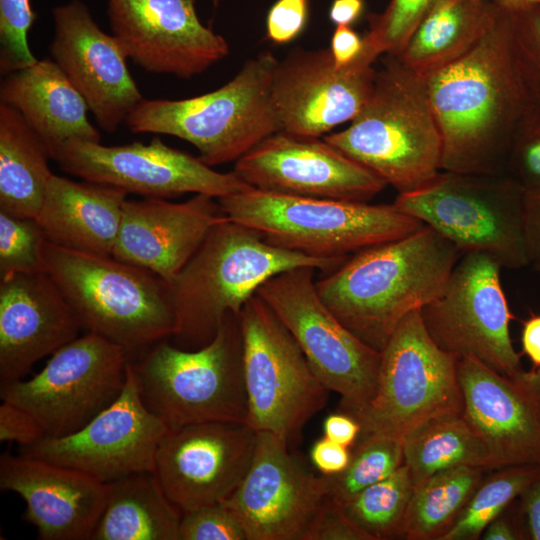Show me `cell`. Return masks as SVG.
Here are the masks:
<instances>
[{"instance_id": "cell-33", "label": "cell", "mask_w": 540, "mask_h": 540, "mask_svg": "<svg viewBox=\"0 0 540 540\" xmlns=\"http://www.w3.org/2000/svg\"><path fill=\"white\" fill-rule=\"evenodd\" d=\"M483 471L462 465L440 471L414 487L399 536L440 539L482 482Z\"/></svg>"}, {"instance_id": "cell-2", "label": "cell", "mask_w": 540, "mask_h": 540, "mask_svg": "<svg viewBox=\"0 0 540 540\" xmlns=\"http://www.w3.org/2000/svg\"><path fill=\"white\" fill-rule=\"evenodd\" d=\"M461 255L425 225L356 252L316 281V289L351 332L381 352L402 319L441 294Z\"/></svg>"}, {"instance_id": "cell-44", "label": "cell", "mask_w": 540, "mask_h": 540, "mask_svg": "<svg viewBox=\"0 0 540 540\" xmlns=\"http://www.w3.org/2000/svg\"><path fill=\"white\" fill-rule=\"evenodd\" d=\"M309 15V0H277L266 17V37L273 43L286 44L304 30Z\"/></svg>"}, {"instance_id": "cell-24", "label": "cell", "mask_w": 540, "mask_h": 540, "mask_svg": "<svg viewBox=\"0 0 540 540\" xmlns=\"http://www.w3.org/2000/svg\"><path fill=\"white\" fill-rule=\"evenodd\" d=\"M0 488L25 501L24 519L42 540H91L108 484L79 470L8 452L0 457Z\"/></svg>"}, {"instance_id": "cell-19", "label": "cell", "mask_w": 540, "mask_h": 540, "mask_svg": "<svg viewBox=\"0 0 540 540\" xmlns=\"http://www.w3.org/2000/svg\"><path fill=\"white\" fill-rule=\"evenodd\" d=\"M257 431L246 423L204 422L168 429L154 474L181 513L224 501L253 459Z\"/></svg>"}, {"instance_id": "cell-43", "label": "cell", "mask_w": 540, "mask_h": 540, "mask_svg": "<svg viewBox=\"0 0 540 540\" xmlns=\"http://www.w3.org/2000/svg\"><path fill=\"white\" fill-rule=\"evenodd\" d=\"M303 540H372L344 513L342 505L326 496Z\"/></svg>"}, {"instance_id": "cell-50", "label": "cell", "mask_w": 540, "mask_h": 540, "mask_svg": "<svg viewBox=\"0 0 540 540\" xmlns=\"http://www.w3.org/2000/svg\"><path fill=\"white\" fill-rule=\"evenodd\" d=\"M520 497L527 538L540 540V473Z\"/></svg>"}, {"instance_id": "cell-13", "label": "cell", "mask_w": 540, "mask_h": 540, "mask_svg": "<svg viewBox=\"0 0 540 540\" xmlns=\"http://www.w3.org/2000/svg\"><path fill=\"white\" fill-rule=\"evenodd\" d=\"M130 360L107 339L86 332L66 344L28 380L0 385V397L29 413L45 438L73 434L121 394Z\"/></svg>"}, {"instance_id": "cell-53", "label": "cell", "mask_w": 540, "mask_h": 540, "mask_svg": "<svg viewBox=\"0 0 540 540\" xmlns=\"http://www.w3.org/2000/svg\"><path fill=\"white\" fill-rule=\"evenodd\" d=\"M481 536L484 540H515L521 538L511 524L500 517L494 519L485 528Z\"/></svg>"}, {"instance_id": "cell-21", "label": "cell", "mask_w": 540, "mask_h": 540, "mask_svg": "<svg viewBox=\"0 0 540 540\" xmlns=\"http://www.w3.org/2000/svg\"><path fill=\"white\" fill-rule=\"evenodd\" d=\"M249 186L269 192L368 202L387 184L324 139L279 131L235 162Z\"/></svg>"}, {"instance_id": "cell-37", "label": "cell", "mask_w": 540, "mask_h": 540, "mask_svg": "<svg viewBox=\"0 0 540 540\" xmlns=\"http://www.w3.org/2000/svg\"><path fill=\"white\" fill-rule=\"evenodd\" d=\"M439 0H390L381 13L368 16L364 43L379 57L399 55Z\"/></svg>"}, {"instance_id": "cell-10", "label": "cell", "mask_w": 540, "mask_h": 540, "mask_svg": "<svg viewBox=\"0 0 540 540\" xmlns=\"http://www.w3.org/2000/svg\"><path fill=\"white\" fill-rule=\"evenodd\" d=\"M314 267L280 272L256 291L286 326L321 382L341 397L352 416L373 400L381 353L351 332L326 306L316 289Z\"/></svg>"}, {"instance_id": "cell-23", "label": "cell", "mask_w": 540, "mask_h": 540, "mask_svg": "<svg viewBox=\"0 0 540 540\" xmlns=\"http://www.w3.org/2000/svg\"><path fill=\"white\" fill-rule=\"evenodd\" d=\"M52 15L51 59L84 98L100 128L115 132L144 100L129 72L127 56L81 0L55 7Z\"/></svg>"}, {"instance_id": "cell-31", "label": "cell", "mask_w": 540, "mask_h": 540, "mask_svg": "<svg viewBox=\"0 0 540 540\" xmlns=\"http://www.w3.org/2000/svg\"><path fill=\"white\" fill-rule=\"evenodd\" d=\"M50 152L13 107L0 103V211L35 218L53 175Z\"/></svg>"}, {"instance_id": "cell-27", "label": "cell", "mask_w": 540, "mask_h": 540, "mask_svg": "<svg viewBox=\"0 0 540 540\" xmlns=\"http://www.w3.org/2000/svg\"><path fill=\"white\" fill-rule=\"evenodd\" d=\"M128 193L121 188L53 174L35 217L46 241L62 248L112 255Z\"/></svg>"}, {"instance_id": "cell-34", "label": "cell", "mask_w": 540, "mask_h": 540, "mask_svg": "<svg viewBox=\"0 0 540 540\" xmlns=\"http://www.w3.org/2000/svg\"><path fill=\"white\" fill-rule=\"evenodd\" d=\"M414 490L409 468L403 463L387 478L374 483L342 505L346 516L372 540L399 536Z\"/></svg>"}, {"instance_id": "cell-41", "label": "cell", "mask_w": 540, "mask_h": 540, "mask_svg": "<svg viewBox=\"0 0 540 540\" xmlns=\"http://www.w3.org/2000/svg\"><path fill=\"white\" fill-rule=\"evenodd\" d=\"M506 173L523 189L540 187V109L529 103L509 147Z\"/></svg>"}, {"instance_id": "cell-5", "label": "cell", "mask_w": 540, "mask_h": 540, "mask_svg": "<svg viewBox=\"0 0 540 540\" xmlns=\"http://www.w3.org/2000/svg\"><path fill=\"white\" fill-rule=\"evenodd\" d=\"M44 270L77 314L83 329L120 346L130 362L175 330L167 283L112 255L43 247Z\"/></svg>"}, {"instance_id": "cell-30", "label": "cell", "mask_w": 540, "mask_h": 540, "mask_svg": "<svg viewBox=\"0 0 540 540\" xmlns=\"http://www.w3.org/2000/svg\"><path fill=\"white\" fill-rule=\"evenodd\" d=\"M181 514L154 472L129 475L108 483L91 540H179Z\"/></svg>"}, {"instance_id": "cell-25", "label": "cell", "mask_w": 540, "mask_h": 540, "mask_svg": "<svg viewBox=\"0 0 540 540\" xmlns=\"http://www.w3.org/2000/svg\"><path fill=\"white\" fill-rule=\"evenodd\" d=\"M84 330L46 272L0 278V385L22 379Z\"/></svg>"}, {"instance_id": "cell-54", "label": "cell", "mask_w": 540, "mask_h": 540, "mask_svg": "<svg viewBox=\"0 0 540 540\" xmlns=\"http://www.w3.org/2000/svg\"><path fill=\"white\" fill-rule=\"evenodd\" d=\"M498 6L507 11H520L540 5V0H494Z\"/></svg>"}, {"instance_id": "cell-36", "label": "cell", "mask_w": 540, "mask_h": 540, "mask_svg": "<svg viewBox=\"0 0 540 540\" xmlns=\"http://www.w3.org/2000/svg\"><path fill=\"white\" fill-rule=\"evenodd\" d=\"M403 463V438L382 434L360 436L346 469L326 476L327 496L344 505L368 486L390 476Z\"/></svg>"}, {"instance_id": "cell-38", "label": "cell", "mask_w": 540, "mask_h": 540, "mask_svg": "<svg viewBox=\"0 0 540 540\" xmlns=\"http://www.w3.org/2000/svg\"><path fill=\"white\" fill-rule=\"evenodd\" d=\"M44 233L35 218L0 211V278L45 272Z\"/></svg>"}, {"instance_id": "cell-35", "label": "cell", "mask_w": 540, "mask_h": 540, "mask_svg": "<svg viewBox=\"0 0 540 540\" xmlns=\"http://www.w3.org/2000/svg\"><path fill=\"white\" fill-rule=\"evenodd\" d=\"M540 473V465H521L500 469L481 482L453 525L439 540L478 539L485 528L523 491Z\"/></svg>"}, {"instance_id": "cell-14", "label": "cell", "mask_w": 540, "mask_h": 540, "mask_svg": "<svg viewBox=\"0 0 540 540\" xmlns=\"http://www.w3.org/2000/svg\"><path fill=\"white\" fill-rule=\"evenodd\" d=\"M501 265L481 252L461 255L441 294L421 309L433 341L457 360L472 356L504 375L523 371L513 347V319L500 281Z\"/></svg>"}, {"instance_id": "cell-9", "label": "cell", "mask_w": 540, "mask_h": 540, "mask_svg": "<svg viewBox=\"0 0 540 540\" xmlns=\"http://www.w3.org/2000/svg\"><path fill=\"white\" fill-rule=\"evenodd\" d=\"M523 187L509 174L440 171L399 193L393 205L433 228L462 254L481 252L501 267L530 265L523 231Z\"/></svg>"}, {"instance_id": "cell-18", "label": "cell", "mask_w": 540, "mask_h": 540, "mask_svg": "<svg viewBox=\"0 0 540 540\" xmlns=\"http://www.w3.org/2000/svg\"><path fill=\"white\" fill-rule=\"evenodd\" d=\"M326 496L325 475L310 472L287 441L260 431L246 475L222 503L247 540H303Z\"/></svg>"}, {"instance_id": "cell-26", "label": "cell", "mask_w": 540, "mask_h": 540, "mask_svg": "<svg viewBox=\"0 0 540 540\" xmlns=\"http://www.w3.org/2000/svg\"><path fill=\"white\" fill-rule=\"evenodd\" d=\"M226 218L218 199L206 194L179 203L127 198L112 256L169 282Z\"/></svg>"}, {"instance_id": "cell-45", "label": "cell", "mask_w": 540, "mask_h": 540, "mask_svg": "<svg viewBox=\"0 0 540 540\" xmlns=\"http://www.w3.org/2000/svg\"><path fill=\"white\" fill-rule=\"evenodd\" d=\"M45 438L37 421L25 410L2 401L0 405V441L27 447Z\"/></svg>"}, {"instance_id": "cell-51", "label": "cell", "mask_w": 540, "mask_h": 540, "mask_svg": "<svg viewBox=\"0 0 540 540\" xmlns=\"http://www.w3.org/2000/svg\"><path fill=\"white\" fill-rule=\"evenodd\" d=\"M521 343L533 368L540 369V314H533L523 322Z\"/></svg>"}, {"instance_id": "cell-29", "label": "cell", "mask_w": 540, "mask_h": 540, "mask_svg": "<svg viewBox=\"0 0 540 540\" xmlns=\"http://www.w3.org/2000/svg\"><path fill=\"white\" fill-rule=\"evenodd\" d=\"M500 10L494 0H439L397 56L427 77L471 51Z\"/></svg>"}, {"instance_id": "cell-47", "label": "cell", "mask_w": 540, "mask_h": 540, "mask_svg": "<svg viewBox=\"0 0 540 540\" xmlns=\"http://www.w3.org/2000/svg\"><path fill=\"white\" fill-rule=\"evenodd\" d=\"M310 459L321 475L334 476L343 472L348 466L351 459V450L323 437L312 445Z\"/></svg>"}, {"instance_id": "cell-48", "label": "cell", "mask_w": 540, "mask_h": 540, "mask_svg": "<svg viewBox=\"0 0 540 540\" xmlns=\"http://www.w3.org/2000/svg\"><path fill=\"white\" fill-rule=\"evenodd\" d=\"M363 37L351 26H336L330 52L336 67H344L355 61L363 50Z\"/></svg>"}, {"instance_id": "cell-1", "label": "cell", "mask_w": 540, "mask_h": 540, "mask_svg": "<svg viewBox=\"0 0 540 540\" xmlns=\"http://www.w3.org/2000/svg\"><path fill=\"white\" fill-rule=\"evenodd\" d=\"M442 140V171L506 173L516 127L528 105L512 50L511 15L501 8L466 55L425 77Z\"/></svg>"}, {"instance_id": "cell-52", "label": "cell", "mask_w": 540, "mask_h": 540, "mask_svg": "<svg viewBox=\"0 0 540 540\" xmlns=\"http://www.w3.org/2000/svg\"><path fill=\"white\" fill-rule=\"evenodd\" d=\"M364 7V0H333L329 19L336 26H351L360 18Z\"/></svg>"}, {"instance_id": "cell-40", "label": "cell", "mask_w": 540, "mask_h": 540, "mask_svg": "<svg viewBox=\"0 0 540 540\" xmlns=\"http://www.w3.org/2000/svg\"><path fill=\"white\" fill-rule=\"evenodd\" d=\"M37 15L30 0H0V73L6 76L37 62L28 33Z\"/></svg>"}, {"instance_id": "cell-3", "label": "cell", "mask_w": 540, "mask_h": 540, "mask_svg": "<svg viewBox=\"0 0 540 540\" xmlns=\"http://www.w3.org/2000/svg\"><path fill=\"white\" fill-rule=\"evenodd\" d=\"M347 259L313 258L276 247L227 217L166 282L175 318L169 341L181 349H199L214 339L226 315H238L270 277L301 266L332 271Z\"/></svg>"}, {"instance_id": "cell-56", "label": "cell", "mask_w": 540, "mask_h": 540, "mask_svg": "<svg viewBox=\"0 0 540 540\" xmlns=\"http://www.w3.org/2000/svg\"><path fill=\"white\" fill-rule=\"evenodd\" d=\"M536 271L540 273V267H539V268H537V269H536Z\"/></svg>"}, {"instance_id": "cell-12", "label": "cell", "mask_w": 540, "mask_h": 540, "mask_svg": "<svg viewBox=\"0 0 540 540\" xmlns=\"http://www.w3.org/2000/svg\"><path fill=\"white\" fill-rule=\"evenodd\" d=\"M380 353L376 394L353 416L361 425L359 437L403 438L430 419L463 414L458 360L430 337L421 309L402 319Z\"/></svg>"}, {"instance_id": "cell-55", "label": "cell", "mask_w": 540, "mask_h": 540, "mask_svg": "<svg viewBox=\"0 0 540 540\" xmlns=\"http://www.w3.org/2000/svg\"><path fill=\"white\" fill-rule=\"evenodd\" d=\"M221 0H211L214 7H217L220 4Z\"/></svg>"}, {"instance_id": "cell-20", "label": "cell", "mask_w": 540, "mask_h": 540, "mask_svg": "<svg viewBox=\"0 0 540 540\" xmlns=\"http://www.w3.org/2000/svg\"><path fill=\"white\" fill-rule=\"evenodd\" d=\"M107 15L127 58L147 72L190 79L229 54L200 21L196 0H108Z\"/></svg>"}, {"instance_id": "cell-22", "label": "cell", "mask_w": 540, "mask_h": 540, "mask_svg": "<svg viewBox=\"0 0 540 540\" xmlns=\"http://www.w3.org/2000/svg\"><path fill=\"white\" fill-rule=\"evenodd\" d=\"M463 416L494 469L540 465V369L501 374L472 356L457 361Z\"/></svg>"}, {"instance_id": "cell-11", "label": "cell", "mask_w": 540, "mask_h": 540, "mask_svg": "<svg viewBox=\"0 0 540 540\" xmlns=\"http://www.w3.org/2000/svg\"><path fill=\"white\" fill-rule=\"evenodd\" d=\"M238 317L248 406L246 424L289 443L325 406L330 390L312 370L286 326L256 294Z\"/></svg>"}, {"instance_id": "cell-7", "label": "cell", "mask_w": 540, "mask_h": 540, "mask_svg": "<svg viewBox=\"0 0 540 540\" xmlns=\"http://www.w3.org/2000/svg\"><path fill=\"white\" fill-rule=\"evenodd\" d=\"M225 215L276 246L320 259H347L425 226L393 204L302 197L250 187L218 198Z\"/></svg>"}, {"instance_id": "cell-17", "label": "cell", "mask_w": 540, "mask_h": 540, "mask_svg": "<svg viewBox=\"0 0 540 540\" xmlns=\"http://www.w3.org/2000/svg\"><path fill=\"white\" fill-rule=\"evenodd\" d=\"M378 58L365 43L358 58L340 68L330 49L292 50L279 60L272 81L281 131L319 138L351 122L373 91Z\"/></svg>"}, {"instance_id": "cell-39", "label": "cell", "mask_w": 540, "mask_h": 540, "mask_svg": "<svg viewBox=\"0 0 540 540\" xmlns=\"http://www.w3.org/2000/svg\"><path fill=\"white\" fill-rule=\"evenodd\" d=\"M509 12L516 68L528 103L540 109V5Z\"/></svg>"}, {"instance_id": "cell-46", "label": "cell", "mask_w": 540, "mask_h": 540, "mask_svg": "<svg viewBox=\"0 0 540 540\" xmlns=\"http://www.w3.org/2000/svg\"><path fill=\"white\" fill-rule=\"evenodd\" d=\"M523 231L530 265L540 267V187L524 189Z\"/></svg>"}, {"instance_id": "cell-16", "label": "cell", "mask_w": 540, "mask_h": 540, "mask_svg": "<svg viewBox=\"0 0 540 540\" xmlns=\"http://www.w3.org/2000/svg\"><path fill=\"white\" fill-rule=\"evenodd\" d=\"M167 431L145 405L129 362L125 386L110 406L77 432L20 447L19 454L79 470L108 484L154 472L156 451Z\"/></svg>"}, {"instance_id": "cell-49", "label": "cell", "mask_w": 540, "mask_h": 540, "mask_svg": "<svg viewBox=\"0 0 540 540\" xmlns=\"http://www.w3.org/2000/svg\"><path fill=\"white\" fill-rule=\"evenodd\" d=\"M324 437L348 448L353 447L361 433V425L346 412L329 414L323 422Z\"/></svg>"}, {"instance_id": "cell-28", "label": "cell", "mask_w": 540, "mask_h": 540, "mask_svg": "<svg viewBox=\"0 0 540 540\" xmlns=\"http://www.w3.org/2000/svg\"><path fill=\"white\" fill-rule=\"evenodd\" d=\"M0 84V103L15 108L42 139L51 158L69 141L100 142L87 103L50 58L12 72Z\"/></svg>"}, {"instance_id": "cell-6", "label": "cell", "mask_w": 540, "mask_h": 540, "mask_svg": "<svg viewBox=\"0 0 540 540\" xmlns=\"http://www.w3.org/2000/svg\"><path fill=\"white\" fill-rule=\"evenodd\" d=\"M278 62L271 51L260 52L222 87L186 99H144L125 123L133 133L165 134L191 143L210 167L236 162L282 130L272 96Z\"/></svg>"}, {"instance_id": "cell-42", "label": "cell", "mask_w": 540, "mask_h": 540, "mask_svg": "<svg viewBox=\"0 0 540 540\" xmlns=\"http://www.w3.org/2000/svg\"><path fill=\"white\" fill-rule=\"evenodd\" d=\"M179 540H247V537L232 512L219 502L182 513Z\"/></svg>"}, {"instance_id": "cell-32", "label": "cell", "mask_w": 540, "mask_h": 540, "mask_svg": "<svg viewBox=\"0 0 540 540\" xmlns=\"http://www.w3.org/2000/svg\"><path fill=\"white\" fill-rule=\"evenodd\" d=\"M403 458L414 487L462 465L494 469L488 448L463 414L442 415L411 430L403 437Z\"/></svg>"}, {"instance_id": "cell-15", "label": "cell", "mask_w": 540, "mask_h": 540, "mask_svg": "<svg viewBox=\"0 0 540 540\" xmlns=\"http://www.w3.org/2000/svg\"><path fill=\"white\" fill-rule=\"evenodd\" d=\"M55 161L62 171L81 180L143 197L168 199L193 193L218 199L251 187L234 171H215L199 157L170 147L159 137L149 144L118 146L72 140L60 149Z\"/></svg>"}, {"instance_id": "cell-4", "label": "cell", "mask_w": 540, "mask_h": 540, "mask_svg": "<svg viewBox=\"0 0 540 540\" xmlns=\"http://www.w3.org/2000/svg\"><path fill=\"white\" fill-rule=\"evenodd\" d=\"M323 139L399 193L441 171L442 140L426 79L397 55H384L373 91L351 124Z\"/></svg>"}, {"instance_id": "cell-8", "label": "cell", "mask_w": 540, "mask_h": 540, "mask_svg": "<svg viewBox=\"0 0 540 540\" xmlns=\"http://www.w3.org/2000/svg\"><path fill=\"white\" fill-rule=\"evenodd\" d=\"M238 315L227 314L214 339L199 349H181L164 340L130 362L145 405L168 429L204 422L246 423Z\"/></svg>"}]
</instances>
